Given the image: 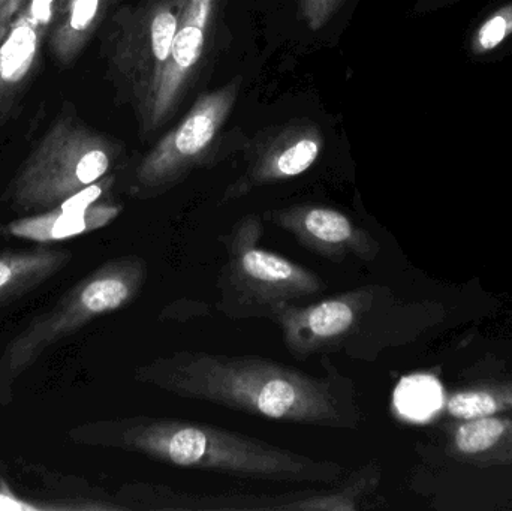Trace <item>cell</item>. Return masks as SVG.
Instances as JSON below:
<instances>
[{
	"mask_svg": "<svg viewBox=\"0 0 512 511\" xmlns=\"http://www.w3.org/2000/svg\"><path fill=\"white\" fill-rule=\"evenodd\" d=\"M325 374H307L264 357L182 350L155 357L135 380L192 401L277 422L357 431L363 422L354 381L321 356Z\"/></svg>",
	"mask_w": 512,
	"mask_h": 511,
	"instance_id": "1",
	"label": "cell"
},
{
	"mask_svg": "<svg viewBox=\"0 0 512 511\" xmlns=\"http://www.w3.org/2000/svg\"><path fill=\"white\" fill-rule=\"evenodd\" d=\"M92 440L189 470L268 482L339 483L345 468L207 423L134 416L99 423Z\"/></svg>",
	"mask_w": 512,
	"mask_h": 511,
	"instance_id": "2",
	"label": "cell"
},
{
	"mask_svg": "<svg viewBox=\"0 0 512 511\" xmlns=\"http://www.w3.org/2000/svg\"><path fill=\"white\" fill-rule=\"evenodd\" d=\"M262 221L251 213L222 237L227 263L219 272L218 309L231 320L271 318L289 305L318 296L325 282L312 269L262 249Z\"/></svg>",
	"mask_w": 512,
	"mask_h": 511,
	"instance_id": "3",
	"label": "cell"
},
{
	"mask_svg": "<svg viewBox=\"0 0 512 511\" xmlns=\"http://www.w3.org/2000/svg\"><path fill=\"white\" fill-rule=\"evenodd\" d=\"M149 278L140 255L113 258L78 282L50 311L36 317L12 339L2 362L3 380H14L45 350L74 335L102 315L120 311L138 299Z\"/></svg>",
	"mask_w": 512,
	"mask_h": 511,
	"instance_id": "4",
	"label": "cell"
},
{
	"mask_svg": "<svg viewBox=\"0 0 512 511\" xmlns=\"http://www.w3.org/2000/svg\"><path fill=\"white\" fill-rule=\"evenodd\" d=\"M117 147L72 116L53 123L30 153L12 185L23 212H44L98 183L110 171Z\"/></svg>",
	"mask_w": 512,
	"mask_h": 511,
	"instance_id": "5",
	"label": "cell"
},
{
	"mask_svg": "<svg viewBox=\"0 0 512 511\" xmlns=\"http://www.w3.org/2000/svg\"><path fill=\"white\" fill-rule=\"evenodd\" d=\"M185 0H144L117 12L107 36L114 81L146 129Z\"/></svg>",
	"mask_w": 512,
	"mask_h": 511,
	"instance_id": "6",
	"label": "cell"
},
{
	"mask_svg": "<svg viewBox=\"0 0 512 511\" xmlns=\"http://www.w3.org/2000/svg\"><path fill=\"white\" fill-rule=\"evenodd\" d=\"M239 95V83L201 96L185 119L168 132L138 165L135 179L141 197H156L179 183L209 156Z\"/></svg>",
	"mask_w": 512,
	"mask_h": 511,
	"instance_id": "7",
	"label": "cell"
},
{
	"mask_svg": "<svg viewBox=\"0 0 512 511\" xmlns=\"http://www.w3.org/2000/svg\"><path fill=\"white\" fill-rule=\"evenodd\" d=\"M379 473L375 465L355 471L340 486L307 489L289 494H194L168 486H147L141 507L150 510H280V511H354L376 488Z\"/></svg>",
	"mask_w": 512,
	"mask_h": 511,
	"instance_id": "8",
	"label": "cell"
},
{
	"mask_svg": "<svg viewBox=\"0 0 512 511\" xmlns=\"http://www.w3.org/2000/svg\"><path fill=\"white\" fill-rule=\"evenodd\" d=\"M265 216L295 237L307 251L330 261H343L349 255L373 261L381 251V245L369 231L333 207L295 204L271 210Z\"/></svg>",
	"mask_w": 512,
	"mask_h": 511,
	"instance_id": "9",
	"label": "cell"
},
{
	"mask_svg": "<svg viewBox=\"0 0 512 511\" xmlns=\"http://www.w3.org/2000/svg\"><path fill=\"white\" fill-rule=\"evenodd\" d=\"M216 2L218 0H185L171 45L170 59L144 132H153L164 125L191 86L203 59Z\"/></svg>",
	"mask_w": 512,
	"mask_h": 511,
	"instance_id": "10",
	"label": "cell"
},
{
	"mask_svg": "<svg viewBox=\"0 0 512 511\" xmlns=\"http://www.w3.org/2000/svg\"><path fill=\"white\" fill-rule=\"evenodd\" d=\"M66 0H27L0 41V122L11 114L38 62L42 38Z\"/></svg>",
	"mask_w": 512,
	"mask_h": 511,
	"instance_id": "11",
	"label": "cell"
},
{
	"mask_svg": "<svg viewBox=\"0 0 512 511\" xmlns=\"http://www.w3.org/2000/svg\"><path fill=\"white\" fill-rule=\"evenodd\" d=\"M322 147L324 138L316 126L298 125L286 129L256 153L248 171L225 191V203L261 186L285 182L306 173L318 161Z\"/></svg>",
	"mask_w": 512,
	"mask_h": 511,
	"instance_id": "12",
	"label": "cell"
},
{
	"mask_svg": "<svg viewBox=\"0 0 512 511\" xmlns=\"http://www.w3.org/2000/svg\"><path fill=\"white\" fill-rule=\"evenodd\" d=\"M99 191L98 186L92 185L54 209L11 222L6 230L18 239L39 243L62 242L98 230L119 213V207L90 204Z\"/></svg>",
	"mask_w": 512,
	"mask_h": 511,
	"instance_id": "13",
	"label": "cell"
},
{
	"mask_svg": "<svg viewBox=\"0 0 512 511\" xmlns=\"http://www.w3.org/2000/svg\"><path fill=\"white\" fill-rule=\"evenodd\" d=\"M69 260V252L48 248L0 254V305L38 287Z\"/></svg>",
	"mask_w": 512,
	"mask_h": 511,
	"instance_id": "14",
	"label": "cell"
},
{
	"mask_svg": "<svg viewBox=\"0 0 512 511\" xmlns=\"http://www.w3.org/2000/svg\"><path fill=\"white\" fill-rule=\"evenodd\" d=\"M110 0H66L51 33V50L63 65L74 62L107 12Z\"/></svg>",
	"mask_w": 512,
	"mask_h": 511,
	"instance_id": "15",
	"label": "cell"
},
{
	"mask_svg": "<svg viewBox=\"0 0 512 511\" xmlns=\"http://www.w3.org/2000/svg\"><path fill=\"white\" fill-rule=\"evenodd\" d=\"M444 389L432 375L403 378L394 393V405L400 416L414 422H426L444 407Z\"/></svg>",
	"mask_w": 512,
	"mask_h": 511,
	"instance_id": "16",
	"label": "cell"
},
{
	"mask_svg": "<svg viewBox=\"0 0 512 511\" xmlns=\"http://www.w3.org/2000/svg\"><path fill=\"white\" fill-rule=\"evenodd\" d=\"M507 431V423L495 417H480L460 426L456 434V446L465 455L487 452L501 441Z\"/></svg>",
	"mask_w": 512,
	"mask_h": 511,
	"instance_id": "17",
	"label": "cell"
},
{
	"mask_svg": "<svg viewBox=\"0 0 512 511\" xmlns=\"http://www.w3.org/2000/svg\"><path fill=\"white\" fill-rule=\"evenodd\" d=\"M512 35V5L496 11L478 27L472 38L475 53L484 54L496 50L508 36Z\"/></svg>",
	"mask_w": 512,
	"mask_h": 511,
	"instance_id": "18",
	"label": "cell"
},
{
	"mask_svg": "<svg viewBox=\"0 0 512 511\" xmlns=\"http://www.w3.org/2000/svg\"><path fill=\"white\" fill-rule=\"evenodd\" d=\"M504 405L489 392H463L457 393L448 402L451 416L457 419H480V417L493 416Z\"/></svg>",
	"mask_w": 512,
	"mask_h": 511,
	"instance_id": "19",
	"label": "cell"
},
{
	"mask_svg": "<svg viewBox=\"0 0 512 511\" xmlns=\"http://www.w3.org/2000/svg\"><path fill=\"white\" fill-rule=\"evenodd\" d=\"M345 0H301V15L310 30H321Z\"/></svg>",
	"mask_w": 512,
	"mask_h": 511,
	"instance_id": "20",
	"label": "cell"
},
{
	"mask_svg": "<svg viewBox=\"0 0 512 511\" xmlns=\"http://www.w3.org/2000/svg\"><path fill=\"white\" fill-rule=\"evenodd\" d=\"M0 510L36 511L45 510V507L26 503V501H23L21 498H18L17 495H14V492H12L8 486L3 485V483L0 482Z\"/></svg>",
	"mask_w": 512,
	"mask_h": 511,
	"instance_id": "21",
	"label": "cell"
},
{
	"mask_svg": "<svg viewBox=\"0 0 512 511\" xmlns=\"http://www.w3.org/2000/svg\"><path fill=\"white\" fill-rule=\"evenodd\" d=\"M26 2L27 0H0V41L8 30L9 24Z\"/></svg>",
	"mask_w": 512,
	"mask_h": 511,
	"instance_id": "22",
	"label": "cell"
}]
</instances>
